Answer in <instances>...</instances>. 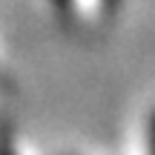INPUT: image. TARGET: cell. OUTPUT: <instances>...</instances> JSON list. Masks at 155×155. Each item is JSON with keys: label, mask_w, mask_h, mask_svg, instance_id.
<instances>
[{"label": "cell", "mask_w": 155, "mask_h": 155, "mask_svg": "<svg viewBox=\"0 0 155 155\" xmlns=\"http://www.w3.org/2000/svg\"><path fill=\"white\" fill-rule=\"evenodd\" d=\"M147 147L150 152H155V109L150 112V121H147Z\"/></svg>", "instance_id": "6da1fadb"}]
</instances>
